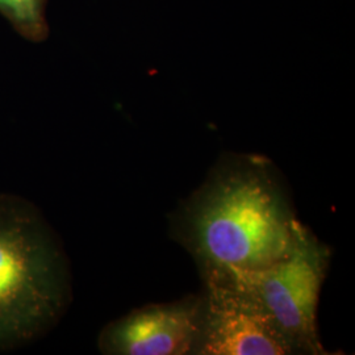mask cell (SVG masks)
<instances>
[{
  "label": "cell",
  "instance_id": "6da1fadb",
  "mask_svg": "<svg viewBox=\"0 0 355 355\" xmlns=\"http://www.w3.org/2000/svg\"><path fill=\"white\" fill-rule=\"evenodd\" d=\"M303 228L271 165L245 155L221 164L195 192L179 236L200 268L250 272L286 257Z\"/></svg>",
  "mask_w": 355,
  "mask_h": 355
},
{
  "label": "cell",
  "instance_id": "7a4b0ae2",
  "mask_svg": "<svg viewBox=\"0 0 355 355\" xmlns=\"http://www.w3.org/2000/svg\"><path fill=\"white\" fill-rule=\"evenodd\" d=\"M60 243L33 204L0 196V350L44 336L69 302Z\"/></svg>",
  "mask_w": 355,
  "mask_h": 355
},
{
  "label": "cell",
  "instance_id": "3957f363",
  "mask_svg": "<svg viewBox=\"0 0 355 355\" xmlns=\"http://www.w3.org/2000/svg\"><path fill=\"white\" fill-rule=\"evenodd\" d=\"M329 261V249L304 227L291 250L274 265L234 271L258 296L296 354H328L320 343L316 321Z\"/></svg>",
  "mask_w": 355,
  "mask_h": 355
},
{
  "label": "cell",
  "instance_id": "277c9868",
  "mask_svg": "<svg viewBox=\"0 0 355 355\" xmlns=\"http://www.w3.org/2000/svg\"><path fill=\"white\" fill-rule=\"evenodd\" d=\"M205 292L202 330L195 355H291L258 296L239 274L202 268Z\"/></svg>",
  "mask_w": 355,
  "mask_h": 355
},
{
  "label": "cell",
  "instance_id": "5b68a950",
  "mask_svg": "<svg viewBox=\"0 0 355 355\" xmlns=\"http://www.w3.org/2000/svg\"><path fill=\"white\" fill-rule=\"evenodd\" d=\"M202 315V296L142 306L108 324L99 349L108 355H195Z\"/></svg>",
  "mask_w": 355,
  "mask_h": 355
},
{
  "label": "cell",
  "instance_id": "8992f818",
  "mask_svg": "<svg viewBox=\"0 0 355 355\" xmlns=\"http://www.w3.org/2000/svg\"><path fill=\"white\" fill-rule=\"evenodd\" d=\"M0 13L28 40L42 41L48 36L45 0H0Z\"/></svg>",
  "mask_w": 355,
  "mask_h": 355
}]
</instances>
